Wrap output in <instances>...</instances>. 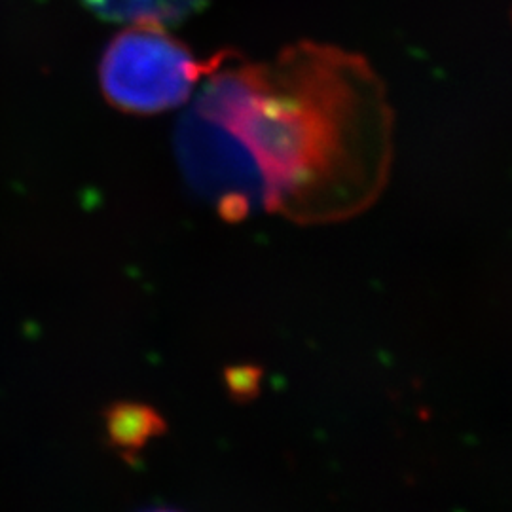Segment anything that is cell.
Segmentation results:
<instances>
[{
  "label": "cell",
  "instance_id": "cell-3",
  "mask_svg": "<svg viewBox=\"0 0 512 512\" xmlns=\"http://www.w3.org/2000/svg\"><path fill=\"white\" fill-rule=\"evenodd\" d=\"M93 14L133 25H173L200 12L207 0H82Z\"/></svg>",
  "mask_w": 512,
  "mask_h": 512
},
{
  "label": "cell",
  "instance_id": "cell-5",
  "mask_svg": "<svg viewBox=\"0 0 512 512\" xmlns=\"http://www.w3.org/2000/svg\"><path fill=\"white\" fill-rule=\"evenodd\" d=\"M154 512H173V511H154Z\"/></svg>",
  "mask_w": 512,
  "mask_h": 512
},
{
  "label": "cell",
  "instance_id": "cell-4",
  "mask_svg": "<svg viewBox=\"0 0 512 512\" xmlns=\"http://www.w3.org/2000/svg\"><path fill=\"white\" fill-rule=\"evenodd\" d=\"M162 431V423L154 412L143 406H120L109 418L110 442L124 454L145 448Z\"/></svg>",
  "mask_w": 512,
  "mask_h": 512
},
{
  "label": "cell",
  "instance_id": "cell-2",
  "mask_svg": "<svg viewBox=\"0 0 512 512\" xmlns=\"http://www.w3.org/2000/svg\"><path fill=\"white\" fill-rule=\"evenodd\" d=\"M217 59L202 63L162 25H133L105 50L101 88L116 109L156 114L188 101Z\"/></svg>",
  "mask_w": 512,
  "mask_h": 512
},
{
  "label": "cell",
  "instance_id": "cell-1",
  "mask_svg": "<svg viewBox=\"0 0 512 512\" xmlns=\"http://www.w3.org/2000/svg\"><path fill=\"white\" fill-rule=\"evenodd\" d=\"M184 181L222 217H353L378 200L393 160V112L359 55L311 42L272 63H226L177 124Z\"/></svg>",
  "mask_w": 512,
  "mask_h": 512
}]
</instances>
